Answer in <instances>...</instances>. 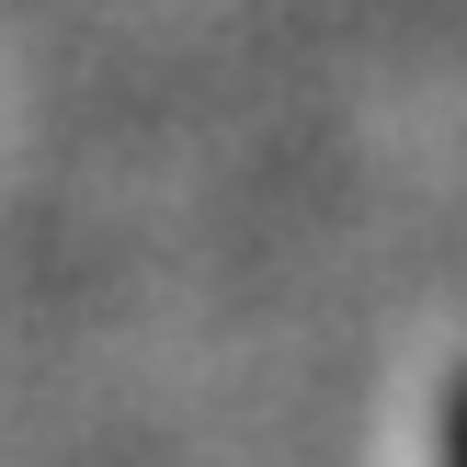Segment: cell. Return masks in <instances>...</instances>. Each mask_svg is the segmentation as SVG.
Returning a JSON list of instances; mask_svg holds the SVG:
<instances>
[{"label": "cell", "instance_id": "6da1fadb", "mask_svg": "<svg viewBox=\"0 0 467 467\" xmlns=\"http://www.w3.org/2000/svg\"><path fill=\"white\" fill-rule=\"evenodd\" d=\"M445 467H467V388H456V410H445Z\"/></svg>", "mask_w": 467, "mask_h": 467}]
</instances>
